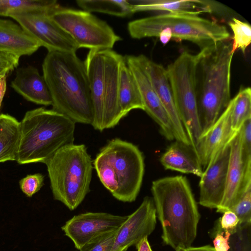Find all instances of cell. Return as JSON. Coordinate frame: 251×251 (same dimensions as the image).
Returning <instances> with one entry per match:
<instances>
[{
	"label": "cell",
	"mask_w": 251,
	"mask_h": 251,
	"mask_svg": "<svg viewBox=\"0 0 251 251\" xmlns=\"http://www.w3.org/2000/svg\"><path fill=\"white\" fill-rule=\"evenodd\" d=\"M151 192L163 243L175 251L191 247L201 215L187 177L167 176L152 181Z\"/></svg>",
	"instance_id": "cell-1"
},
{
	"label": "cell",
	"mask_w": 251,
	"mask_h": 251,
	"mask_svg": "<svg viewBox=\"0 0 251 251\" xmlns=\"http://www.w3.org/2000/svg\"><path fill=\"white\" fill-rule=\"evenodd\" d=\"M52 110L76 123L91 125L93 112L84 62L76 52L49 51L42 64Z\"/></svg>",
	"instance_id": "cell-2"
},
{
	"label": "cell",
	"mask_w": 251,
	"mask_h": 251,
	"mask_svg": "<svg viewBox=\"0 0 251 251\" xmlns=\"http://www.w3.org/2000/svg\"><path fill=\"white\" fill-rule=\"evenodd\" d=\"M198 53L197 92L201 136L216 122L231 99L230 70L234 53L232 43L226 40Z\"/></svg>",
	"instance_id": "cell-3"
},
{
	"label": "cell",
	"mask_w": 251,
	"mask_h": 251,
	"mask_svg": "<svg viewBox=\"0 0 251 251\" xmlns=\"http://www.w3.org/2000/svg\"><path fill=\"white\" fill-rule=\"evenodd\" d=\"M75 123L52 109L39 107L27 111L20 122L16 162L43 163L58 150L74 143Z\"/></svg>",
	"instance_id": "cell-4"
},
{
	"label": "cell",
	"mask_w": 251,
	"mask_h": 251,
	"mask_svg": "<svg viewBox=\"0 0 251 251\" xmlns=\"http://www.w3.org/2000/svg\"><path fill=\"white\" fill-rule=\"evenodd\" d=\"M93 164L101 183L115 198L125 202L136 199L145 172L144 155L136 146L113 139L100 149Z\"/></svg>",
	"instance_id": "cell-5"
},
{
	"label": "cell",
	"mask_w": 251,
	"mask_h": 251,
	"mask_svg": "<svg viewBox=\"0 0 251 251\" xmlns=\"http://www.w3.org/2000/svg\"><path fill=\"white\" fill-rule=\"evenodd\" d=\"M124 56L112 49L90 50L84 61L89 80L94 129L114 127L123 118L118 98L120 67Z\"/></svg>",
	"instance_id": "cell-6"
},
{
	"label": "cell",
	"mask_w": 251,
	"mask_h": 251,
	"mask_svg": "<svg viewBox=\"0 0 251 251\" xmlns=\"http://www.w3.org/2000/svg\"><path fill=\"white\" fill-rule=\"evenodd\" d=\"M54 200L70 210L76 209L90 192L93 163L84 144L66 145L44 163Z\"/></svg>",
	"instance_id": "cell-7"
},
{
	"label": "cell",
	"mask_w": 251,
	"mask_h": 251,
	"mask_svg": "<svg viewBox=\"0 0 251 251\" xmlns=\"http://www.w3.org/2000/svg\"><path fill=\"white\" fill-rule=\"evenodd\" d=\"M127 30L133 39L157 37L168 30L172 38L187 40L200 50L218 42L228 40L230 33L226 26L195 15L168 13L137 19L128 23Z\"/></svg>",
	"instance_id": "cell-8"
},
{
	"label": "cell",
	"mask_w": 251,
	"mask_h": 251,
	"mask_svg": "<svg viewBox=\"0 0 251 251\" xmlns=\"http://www.w3.org/2000/svg\"><path fill=\"white\" fill-rule=\"evenodd\" d=\"M199 59V53L193 54L184 51L166 68L178 114L190 145L196 152V146L201 134L197 92Z\"/></svg>",
	"instance_id": "cell-9"
},
{
	"label": "cell",
	"mask_w": 251,
	"mask_h": 251,
	"mask_svg": "<svg viewBox=\"0 0 251 251\" xmlns=\"http://www.w3.org/2000/svg\"><path fill=\"white\" fill-rule=\"evenodd\" d=\"M50 17L73 39L79 49H112L122 39L106 22L83 10L60 6Z\"/></svg>",
	"instance_id": "cell-10"
},
{
	"label": "cell",
	"mask_w": 251,
	"mask_h": 251,
	"mask_svg": "<svg viewBox=\"0 0 251 251\" xmlns=\"http://www.w3.org/2000/svg\"><path fill=\"white\" fill-rule=\"evenodd\" d=\"M41 11L13 13L10 17L16 20L25 31L48 52H76L79 49L73 39L50 17Z\"/></svg>",
	"instance_id": "cell-11"
},
{
	"label": "cell",
	"mask_w": 251,
	"mask_h": 251,
	"mask_svg": "<svg viewBox=\"0 0 251 251\" xmlns=\"http://www.w3.org/2000/svg\"><path fill=\"white\" fill-rule=\"evenodd\" d=\"M128 216L105 212H87L74 216L61 229L79 250L95 237L118 230Z\"/></svg>",
	"instance_id": "cell-12"
},
{
	"label": "cell",
	"mask_w": 251,
	"mask_h": 251,
	"mask_svg": "<svg viewBox=\"0 0 251 251\" xmlns=\"http://www.w3.org/2000/svg\"><path fill=\"white\" fill-rule=\"evenodd\" d=\"M156 213L152 198L145 197L139 207L118 229L110 251H126L155 229Z\"/></svg>",
	"instance_id": "cell-13"
},
{
	"label": "cell",
	"mask_w": 251,
	"mask_h": 251,
	"mask_svg": "<svg viewBox=\"0 0 251 251\" xmlns=\"http://www.w3.org/2000/svg\"><path fill=\"white\" fill-rule=\"evenodd\" d=\"M125 60L132 72L140 93L145 111L159 126L160 131L169 141L175 139L169 116L151 82L139 55H126Z\"/></svg>",
	"instance_id": "cell-14"
},
{
	"label": "cell",
	"mask_w": 251,
	"mask_h": 251,
	"mask_svg": "<svg viewBox=\"0 0 251 251\" xmlns=\"http://www.w3.org/2000/svg\"><path fill=\"white\" fill-rule=\"evenodd\" d=\"M230 149L229 142L210 160L200 177L199 204L203 207L217 208L222 201L226 189Z\"/></svg>",
	"instance_id": "cell-15"
},
{
	"label": "cell",
	"mask_w": 251,
	"mask_h": 251,
	"mask_svg": "<svg viewBox=\"0 0 251 251\" xmlns=\"http://www.w3.org/2000/svg\"><path fill=\"white\" fill-rule=\"evenodd\" d=\"M229 144L225 192L221 203L216 208L217 212L223 213L230 209L247 184L251 182V169H247L242 156L240 130L232 137Z\"/></svg>",
	"instance_id": "cell-16"
},
{
	"label": "cell",
	"mask_w": 251,
	"mask_h": 251,
	"mask_svg": "<svg viewBox=\"0 0 251 251\" xmlns=\"http://www.w3.org/2000/svg\"><path fill=\"white\" fill-rule=\"evenodd\" d=\"M139 56L153 88L170 120L175 139L191 146L177 111L166 69L145 55Z\"/></svg>",
	"instance_id": "cell-17"
},
{
	"label": "cell",
	"mask_w": 251,
	"mask_h": 251,
	"mask_svg": "<svg viewBox=\"0 0 251 251\" xmlns=\"http://www.w3.org/2000/svg\"><path fill=\"white\" fill-rule=\"evenodd\" d=\"M231 100L216 122L202 135L196 146V151L202 167L205 168L217 153L227 144L236 132L231 125Z\"/></svg>",
	"instance_id": "cell-18"
},
{
	"label": "cell",
	"mask_w": 251,
	"mask_h": 251,
	"mask_svg": "<svg viewBox=\"0 0 251 251\" xmlns=\"http://www.w3.org/2000/svg\"><path fill=\"white\" fill-rule=\"evenodd\" d=\"M11 87L28 101L45 106L52 104L46 81L43 75L33 66L17 69Z\"/></svg>",
	"instance_id": "cell-19"
},
{
	"label": "cell",
	"mask_w": 251,
	"mask_h": 251,
	"mask_svg": "<svg viewBox=\"0 0 251 251\" xmlns=\"http://www.w3.org/2000/svg\"><path fill=\"white\" fill-rule=\"evenodd\" d=\"M129 1L134 13L147 11H165L168 13L199 15L212 13L218 8L219 4L211 1L198 0H140Z\"/></svg>",
	"instance_id": "cell-20"
},
{
	"label": "cell",
	"mask_w": 251,
	"mask_h": 251,
	"mask_svg": "<svg viewBox=\"0 0 251 251\" xmlns=\"http://www.w3.org/2000/svg\"><path fill=\"white\" fill-rule=\"evenodd\" d=\"M41 46L14 22L0 18V51L18 57L30 55Z\"/></svg>",
	"instance_id": "cell-21"
},
{
	"label": "cell",
	"mask_w": 251,
	"mask_h": 251,
	"mask_svg": "<svg viewBox=\"0 0 251 251\" xmlns=\"http://www.w3.org/2000/svg\"><path fill=\"white\" fill-rule=\"evenodd\" d=\"M166 170L191 174L201 177L203 173L198 154L190 146L180 141L172 143L160 158Z\"/></svg>",
	"instance_id": "cell-22"
},
{
	"label": "cell",
	"mask_w": 251,
	"mask_h": 251,
	"mask_svg": "<svg viewBox=\"0 0 251 251\" xmlns=\"http://www.w3.org/2000/svg\"><path fill=\"white\" fill-rule=\"evenodd\" d=\"M118 98L122 118L132 110H144L137 84L125 58L119 70Z\"/></svg>",
	"instance_id": "cell-23"
},
{
	"label": "cell",
	"mask_w": 251,
	"mask_h": 251,
	"mask_svg": "<svg viewBox=\"0 0 251 251\" xmlns=\"http://www.w3.org/2000/svg\"><path fill=\"white\" fill-rule=\"evenodd\" d=\"M20 122L7 114H0V163L16 161Z\"/></svg>",
	"instance_id": "cell-24"
},
{
	"label": "cell",
	"mask_w": 251,
	"mask_h": 251,
	"mask_svg": "<svg viewBox=\"0 0 251 251\" xmlns=\"http://www.w3.org/2000/svg\"><path fill=\"white\" fill-rule=\"evenodd\" d=\"M59 6L55 0H0V16L35 11L51 14Z\"/></svg>",
	"instance_id": "cell-25"
},
{
	"label": "cell",
	"mask_w": 251,
	"mask_h": 251,
	"mask_svg": "<svg viewBox=\"0 0 251 251\" xmlns=\"http://www.w3.org/2000/svg\"><path fill=\"white\" fill-rule=\"evenodd\" d=\"M76 2L83 10L108 14L118 17H127L134 13L129 0H77Z\"/></svg>",
	"instance_id": "cell-26"
},
{
	"label": "cell",
	"mask_w": 251,
	"mask_h": 251,
	"mask_svg": "<svg viewBox=\"0 0 251 251\" xmlns=\"http://www.w3.org/2000/svg\"><path fill=\"white\" fill-rule=\"evenodd\" d=\"M231 125L234 132H238L245 122L251 119V89L241 87L236 95L231 99Z\"/></svg>",
	"instance_id": "cell-27"
},
{
	"label": "cell",
	"mask_w": 251,
	"mask_h": 251,
	"mask_svg": "<svg viewBox=\"0 0 251 251\" xmlns=\"http://www.w3.org/2000/svg\"><path fill=\"white\" fill-rule=\"evenodd\" d=\"M228 25L233 33L232 51L234 53L237 49H240L243 53H245L246 49L251 42L250 25L233 18L232 20L228 23Z\"/></svg>",
	"instance_id": "cell-28"
},
{
	"label": "cell",
	"mask_w": 251,
	"mask_h": 251,
	"mask_svg": "<svg viewBox=\"0 0 251 251\" xmlns=\"http://www.w3.org/2000/svg\"><path fill=\"white\" fill-rule=\"evenodd\" d=\"M229 210L238 218L239 225L251 224V182L247 184L237 202Z\"/></svg>",
	"instance_id": "cell-29"
},
{
	"label": "cell",
	"mask_w": 251,
	"mask_h": 251,
	"mask_svg": "<svg viewBox=\"0 0 251 251\" xmlns=\"http://www.w3.org/2000/svg\"><path fill=\"white\" fill-rule=\"evenodd\" d=\"M228 251H251V224L240 225L229 240Z\"/></svg>",
	"instance_id": "cell-30"
},
{
	"label": "cell",
	"mask_w": 251,
	"mask_h": 251,
	"mask_svg": "<svg viewBox=\"0 0 251 251\" xmlns=\"http://www.w3.org/2000/svg\"><path fill=\"white\" fill-rule=\"evenodd\" d=\"M118 230L100 235L85 244L79 251H110Z\"/></svg>",
	"instance_id": "cell-31"
},
{
	"label": "cell",
	"mask_w": 251,
	"mask_h": 251,
	"mask_svg": "<svg viewBox=\"0 0 251 251\" xmlns=\"http://www.w3.org/2000/svg\"><path fill=\"white\" fill-rule=\"evenodd\" d=\"M243 158L248 169H251V119L244 122L240 129Z\"/></svg>",
	"instance_id": "cell-32"
},
{
	"label": "cell",
	"mask_w": 251,
	"mask_h": 251,
	"mask_svg": "<svg viewBox=\"0 0 251 251\" xmlns=\"http://www.w3.org/2000/svg\"><path fill=\"white\" fill-rule=\"evenodd\" d=\"M44 176L40 173L28 175L19 181L22 191L28 197H31L44 185Z\"/></svg>",
	"instance_id": "cell-33"
},
{
	"label": "cell",
	"mask_w": 251,
	"mask_h": 251,
	"mask_svg": "<svg viewBox=\"0 0 251 251\" xmlns=\"http://www.w3.org/2000/svg\"><path fill=\"white\" fill-rule=\"evenodd\" d=\"M219 224L221 229L225 232H229L231 235L236 232L239 220L234 212L228 210L223 213Z\"/></svg>",
	"instance_id": "cell-34"
},
{
	"label": "cell",
	"mask_w": 251,
	"mask_h": 251,
	"mask_svg": "<svg viewBox=\"0 0 251 251\" xmlns=\"http://www.w3.org/2000/svg\"><path fill=\"white\" fill-rule=\"evenodd\" d=\"M19 59L14 55L0 51V77L7 75L17 68Z\"/></svg>",
	"instance_id": "cell-35"
},
{
	"label": "cell",
	"mask_w": 251,
	"mask_h": 251,
	"mask_svg": "<svg viewBox=\"0 0 251 251\" xmlns=\"http://www.w3.org/2000/svg\"><path fill=\"white\" fill-rule=\"evenodd\" d=\"M230 236L229 232L224 231L220 227L218 228L213 240V247L216 251H228Z\"/></svg>",
	"instance_id": "cell-36"
},
{
	"label": "cell",
	"mask_w": 251,
	"mask_h": 251,
	"mask_svg": "<svg viewBox=\"0 0 251 251\" xmlns=\"http://www.w3.org/2000/svg\"><path fill=\"white\" fill-rule=\"evenodd\" d=\"M135 247L137 251H152L148 241V237L142 239L135 245Z\"/></svg>",
	"instance_id": "cell-37"
},
{
	"label": "cell",
	"mask_w": 251,
	"mask_h": 251,
	"mask_svg": "<svg viewBox=\"0 0 251 251\" xmlns=\"http://www.w3.org/2000/svg\"><path fill=\"white\" fill-rule=\"evenodd\" d=\"M7 75L0 77V108L6 89V77Z\"/></svg>",
	"instance_id": "cell-38"
},
{
	"label": "cell",
	"mask_w": 251,
	"mask_h": 251,
	"mask_svg": "<svg viewBox=\"0 0 251 251\" xmlns=\"http://www.w3.org/2000/svg\"><path fill=\"white\" fill-rule=\"evenodd\" d=\"M178 251H216V250L213 247L210 245H206L199 247H192L191 246Z\"/></svg>",
	"instance_id": "cell-39"
}]
</instances>
